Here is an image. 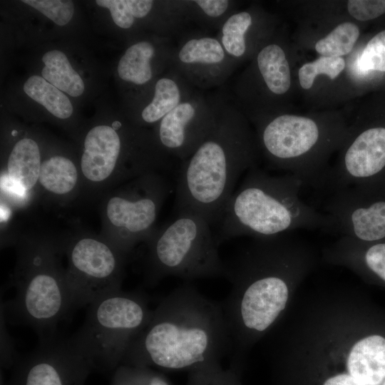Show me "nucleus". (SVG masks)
Here are the masks:
<instances>
[{"instance_id":"27","label":"nucleus","mask_w":385,"mask_h":385,"mask_svg":"<svg viewBox=\"0 0 385 385\" xmlns=\"http://www.w3.org/2000/svg\"><path fill=\"white\" fill-rule=\"evenodd\" d=\"M237 363L232 361L223 369L220 361H213L188 371L187 385H240L237 375Z\"/></svg>"},{"instance_id":"25","label":"nucleus","mask_w":385,"mask_h":385,"mask_svg":"<svg viewBox=\"0 0 385 385\" xmlns=\"http://www.w3.org/2000/svg\"><path fill=\"white\" fill-rule=\"evenodd\" d=\"M338 243L356 255L368 274L385 284V239L365 242L342 236Z\"/></svg>"},{"instance_id":"3","label":"nucleus","mask_w":385,"mask_h":385,"mask_svg":"<svg viewBox=\"0 0 385 385\" xmlns=\"http://www.w3.org/2000/svg\"><path fill=\"white\" fill-rule=\"evenodd\" d=\"M302 186L292 174L272 175L257 167L247 170L217 222V245L242 235L267 238L299 229L330 232L329 217L300 198Z\"/></svg>"},{"instance_id":"14","label":"nucleus","mask_w":385,"mask_h":385,"mask_svg":"<svg viewBox=\"0 0 385 385\" xmlns=\"http://www.w3.org/2000/svg\"><path fill=\"white\" fill-rule=\"evenodd\" d=\"M119 129L100 125L88 132L83 143L81 170L89 183L98 185L111 178L125 179L118 168L123 152V141L118 133Z\"/></svg>"},{"instance_id":"15","label":"nucleus","mask_w":385,"mask_h":385,"mask_svg":"<svg viewBox=\"0 0 385 385\" xmlns=\"http://www.w3.org/2000/svg\"><path fill=\"white\" fill-rule=\"evenodd\" d=\"M175 43L170 38H163L160 42L141 40L131 44L119 60L117 71L123 81L134 86L147 85L155 78L156 72L165 68L154 63L173 66Z\"/></svg>"},{"instance_id":"13","label":"nucleus","mask_w":385,"mask_h":385,"mask_svg":"<svg viewBox=\"0 0 385 385\" xmlns=\"http://www.w3.org/2000/svg\"><path fill=\"white\" fill-rule=\"evenodd\" d=\"M237 66L215 36L208 32L189 29L178 38L172 66L196 89L223 85Z\"/></svg>"},{"instance_id":"35","label":"nucleus","mask_w":385,"mask_h":385,"mask_svg":"<svg viewBox=\"0 0 385 385\" xmlns=\"http://www.w3.org/2000/svg\"><path fill=\"white\" fill-rule=\"evenodd\" d=\"M324 385H366L349 374H340L328 379Z\"/></svg>"},{"instance_id":"29","label":"nucleus","mask_w":385,"mask_h":385,"mask_svg":"<svg viewBox=\"0 0 385 385\" xmlns=\"http://www.w3.org/2000/svg\"><path fill=\"white\" fill-rule=\"evenodd\" d=\"M22 2L36 9L58 26L67 24L74 13L71 1L23 0Z\"/></svg>"},{"instance_id":"12","label":"nucleus","mask_w":385,"mask_h":385,"mask_svg":"<svg viewBox=\"0 0 385 385\" xmlns=\"http://www.w3.org/2000/svg\"><path fill=\"white\" fill-rule=\"evenodd\" d=\"M216 116V95L197 89L157 123L155 140L170 158L184 161L211 131Z\"/></svg>"},{"instance_id":"23","label":"nucleus","mask_w":385,"mask_h":385,"mask_svg":"<svg viewBox=\"0 0 385 385\" xmlns=\"http://www.w3.org/2000/svg\"><path fill=\"white\" fill-rule=\"evenodd\" d=\"M237 2L233 0H187L191 24L208 32L218 31L227 19L235 12Z\"/></svg>"},{"instance_id":"2","label":"nucleus","mask_w":385,"mask_h":385,"mask_svg":"<svg viewBox=\"0 0 385 385\" xmlns=\"http://www.w3.org/2000/svg\"><path fill=\"white\" fill-rule=\"evenodd\" d=\"M217 116L207 136L181 162L176 213L193 212L218 222L240 176L256 167L257 145L240 109L230 96L216 94Z\"/></svg>"},{"instance_id":"24","label":"nucleus","mask_w":385,"mask_h":385,"mask_svg":"<svg viewBox=\"0 0 385 385\" xmlns=\"http://www.w3.org/2000/svg\"><path fill=\"white\" fill-rule=\"evenodd\" d=\"M25 93L56 118L66 119L73 113L68 98L42 76H32L24 84Z\"/></svg>"},{"instance_id":"11","label":"nucleus","mask_w":385,"mask_h":385,"mask_svg":"<svg viewBox=\"0 0 385 385\" xmlns=\"http://www.w3.org/2000/svg\"><path fill=\"white\" fill-rule=\"evenodd\" d=\"M330 232L373 242L385 239V181L332 192L324 205Z\"/></svg>"},{"instance_id":"36","label":"nucleus","mask_w":385,"mask_h":385,"mask_svg":"<svg viewBox=\"0 0 385 385\" xmlns=\"http://www.w3.org/2000/svg\"><path fill=\"white\" fill-rule=\"evenodd\" d=\"M381 385H385V380L383 381V383Z\"/></svg>"},{"instance_id":"28","label":"nucleus","mask_w":385,"mask_h":385,"mask_svg":"<svg viewBox=\"0 0 385 385\" xmlns=\"http://www.w3.org/2000/svg\"><path fill=\"white\" fill-rule=\"evenodd\" d=\"M345 61L342 57L321 56L314 61L304 64L299 70L300 86L309 89L314 83L317 76L325 74L334 79L344 70Z\"/></svg>"},{"instance_id":"5","label":"nucleus","mask_w":385,"mask_h":385,"mask_svg":"<svg viewBox=\"0 0 385 385\" xmlns=\"http://www.w3.org/2000/svg\"><path fill=\"white\" fill-rule=\"evenodd\" d=\"M145 242V281L151 287L168 276L190 282L225 275V262L218 254L210 224L200 215L176 213L172 221L155 229Z\"/></svg>"},{"instance_id":"20","label":"nucleus","mask_w":385,"mask_h":385,"mask_svg":"<svg viewBox=\"0 0 385 385\" xmlns=\"http://www.w3.org/2000/svg\"><path fill=\"white\" fill-rule=\"evenodd\" d=\"M255 14L250 10H237L215 35L227 54L237 64L251 55L252 34L257 20Z\"/></svg>"},{"instance_id":"1","label":"nucleus","mask_w":385,"mask_h":385,"mask_svg":"<svg viewBox=\"0 0 385 385\" xmlns=\"http://www.w3.org/2000/svg\"><path fill=\"white\" fill-rule=\"evenodd\" d=\"M227 352L230 338L221 302L185 282L158 303L123 359L136 366L190 371Z\"/></svg>"},{"instance_id":"8","label":"nucleus","mask_w":385,"mask_h":385,"mask_svg":"<svg viewBox=\"0 0 385 385\" xmlns=\"http://www.w3.org/2000/svg\"><path fill=\"white\" fill-rule=\"evenodd\" d=\"M321 132L312 119L294 115H279L263 122L259 143L270 166L287 170L304 185L322 188L327 170L315 155Z\"/></svg>"},{"instance_id":"31","label":"nucleus","mask_w":385,"mask_h":385,"mask_svg":"<svg viewBox=\"0 0 385 385\" xmlns=\"http://www.w3.org/2000/svg\"><path fill=\"white\" fill-rule=\"evenodd\" d=\"M96 3L109 9L114 23L123 29H130L134 25L129 0H97Z\"/></svg>"},{"instance_id":"33","label":"nucleus","mask_w":385,"mask_h":385,"mask_svg":"<svg viewBox=\"0 0 385 385\" xmlns=\"http://www.w3.org/2000/svg\"><path fill=\"white\" fill-rule=\"evenodd\" d=\"M135 366L122 371L125 379L120 385H170L165 377L147 370L146 366Z\"/></svg>"},{"instance_id":"19","label":"nucleus","mask_w":385,"mask_h":385,"mask_svg":"<svg viewBox=\"0 0 385 385\" xmlns=\"http://www.w3.org/2000/svg\"><path fill=\"white\" fill-rule=\"evenodd\" d=\"M254 71L257 73L265 89L274 96L286 93L290 88V68L283 48L270 43L256 53Z\"/></svg>"},{"instance_id":"6","label":"nucleus","mask_w":385,"mask_h":385,"mask_svg":"<svg viewBox=\"0 0 385 385\" xmlns=\"http://www.w3.org/2000/svg\"><path fill=\"white\" fill-rule=\"evenodd\" d=\"M284 269L271 261H258L238 270L221 302L230 338L231 361H238L251 334L267 330L284 309L289 287Z\"/></svg>"},{"instance_id":"10","label":"nucleus","mask_w":385,"mask_h":385,"mask_svg":"<svg viewBox=\"0 0 385 385\" xmlns=\"http://www.w3.org/2000/svg\"><path fill=\"white\" fill-rule=\"evenodd\" d=\"M68 258L67 282L76 307L121 289L127 255L106 240L81 237L65 248Z\"/></svg>"},{"instance_id":"7","label":"nucleus","mask_w":385,"mask_h":385,"mask_svg":"<svg viewBox=\"0 0 385 385\" xmlns=\"http://www.w3.org/2000/svg\"><path fill=\"white\" fill-rule=\"evenodd\" d=\"M153 312L147 296L140 291L113 292L89 304L86 320L73 337L93 362L115 364L123 359Z\"/></svg>"},{"instance_id":"30","label":"nucleus","mask_w":385,"mask_h":385,"mask_svg":"<svg viewBox=\"0 0 385 385\" xmlns=\"http://www.w3.org/2000/svg\"><path fill=\"white\" fill-rule=\"evenodd\" d=\"M359 66L365 71L385 72V30L368 42L359 58Z\"/></svg>"},{"instance_id":"26","label":"nucleus","mask_w":385,"mask_h":385,"mask_svg":"<svg viewBox=\"0 0 385 385\" xmlns=\"http://www.w3.org/2000/svg\"><path fill=\"white\" fill-rule=\"evenodd\" d=\"M359 36L358 26L351 22H344L318 41L315 50L324 56L342 57L351 52Z\"/></svg>"},{"instance_id":"21","label":"nucleus","mask_w":385,"mask_h":385,"mask_svg":"<svg viewBox=\"0 0 385 385\" xmlns=\"http://www.w3.org/2000/svg\"><path fill=\"white\" fill-rule=\"evenodd\" d=\"M78 180V169L71 159L53 155L42 161L38 184L52 195L65 196L75 190Z\"/></svg>"},{"instance_id":"16","label":"nucleus","mask_w":385,"mask_h":385,"mask_svg":"<svg viewBox=\"0 0 385 385\" xmlns=\"http://www.w3.org/2000/svg\"><path fill=\"white\" fill-rule=\"evenodd\" d=\"M196 90L171 66L156 78L151 96L140 111V118L145 124L158 123Z\"/></svg>"},{"instance_id":"17","label":"nucleus","mask_w":385,"mask_h":385,"mask_svg":"<svg viewBox=\"0 0 385 385\" xmlns=\"http://www.w3.org/2000/svg\"><path fill=\"white\" fill-rule=\"evenodd\" d=\"M41 163L37 143L29 138L19 140L9 155L1 185H6L13 192L24 195L38 184Z\"/></svg>"},{"instance_id":"34","label":"nucleus","mask_w":385,"mask_h":385,"mask_svg":"<svg viewBox=\"0 0 385 385\" xmlns=\"http://www.w3.org/2000/svg\"><path fill=\"white\" fill-rule=\"evenodd\" d=\"M4 314L1 312V358L3 361H10L16 354L14 342L9 334Z\"/></svg>"},{"instance_id":"9","label":"nucleus","mask_w":385,"mask_h":385,"mask_svg":"<svg viewBox=\"0 0 385 385\" xmlns=\"http://www.w3.org/2000/svg\"><path fill=\"white\" fill-rule=\"evenodd\" d=\"M170 191L169 182L150 171L135 178L112 195L105 207L106 218L113 231L108 242L128 255L135 244L145 241L155 230L159 211Z\"/></svg>"},{"instance_id":"18","label":"nucleus","mask_w":385,"mask_h":385,"mask_svg":"<svg viewBox=\"0 0 385 385\" xmlns=\"http://www.w3.org/2000/svg\"><path fill=\"white\" fill-rule=\"evenodd\" d=\"M349 374L366 385H381L385 380V337L374 334L362 338L351 348Z\"/></svg>"},{"instance_id":"4","label":"nucleus","mask_w":385,"mask_h":385,"mask_svg":"<svg viewBox=\"0 0 385 385\" xmlns=\"http://www.w3.org/2000/svg\"><path fill=\"white\" fill-rule=\"evenodd\" d=\"M58 250L48 242L26 244L15 274L16 294L1 305L7 324L29 326L42 339L53 336L58 322L76 307L66 271L56 257Z\"/></svg>"},{"instance_id":"32","label":"nucleus","mask_w":385,"mask_h":385,"mask_svg":"<svg viewBox=\"0 0 385 385\" xmlns=\"http://www.w3.org/2000/svg\"><path fill=\"white\" fill-rule=\"evenodd\" d=\"M347 9L357 20H371L385 14V1L349 0Z\"/></svg>"},{"instance_id":"22","label":"nucleus","mask_w":385,"mask_h":385,"mask_svg":"<svg viewBox=\"0 0 385 385\" xmlns=\"http://www.w3.org/2000/svg\"><path fill=\"white\" fill-rule=\"evenodd\" d=\"M45 64L42 77L60 91L78 97L84 91V83L79 74L73 68L65 53L51 50L42 57Z\"/></svg>"}]
</instances>
